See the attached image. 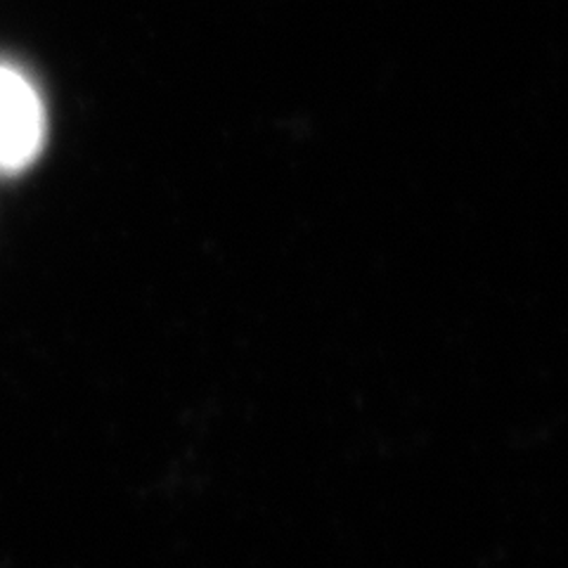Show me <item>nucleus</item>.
I'll return each mask as SVG.
<instances>
[{
    "instance_id": "nucleus-1",
    "label": "nucleus",
    "mask_w": 568,
    "mask_h": 568,
    "mask_svg": "<svg viewBox=\"0 0 568 568\" xmlns=\"http://www.w3.org/2000/svg\"><path fill=\"white\" fill-rule=\"evenodd\" d=\"M45 142V110L20 71L0 64V171L17 173L36 162Z\"/></svg>"
}]
</instances>
